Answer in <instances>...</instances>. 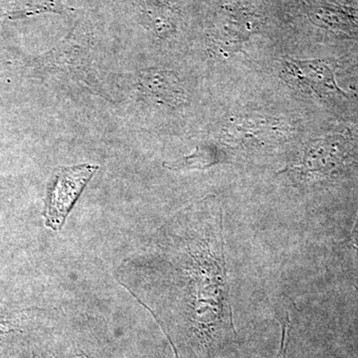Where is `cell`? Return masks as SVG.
Instances as JSON below:
<instances>
[{
    "label": "cell",
    "mask_w": 358,
    "mask_h": 358,
    "mask_svg": "<svg viewBox=\"0 0 358 358\" xmlns=\"http://www.w3.org/2000/svg\"><path fill=\"white\" fill-rule=\"evenodd\" d=\"M148 91L159 102L178 107L186 102V94L179 78L166 70H150L143 78Z\"/></svg>",
    "instance_id": "cell-5"
},
{
    "label": "cell",
    "mask_w": 358,
    "mask_h": 358,
    "mask_svg": "<svg viewBox=\"0 0 358 358\" xmlns=\"http://www.w3.org/2000/svg\"><path fill=\"white\" fill-rule=\"evenodd\" d=\"M226 159L225 152L215 145H201L192 155L181 157L176 162H164V166L169 171H203L219 164Z\"/></svg>",
    "instance_id": "cell-6"
},
{
    "label": "cell",
    "mask_w": 358,
    "mask_h": 358,
    "mask_svg": "<svg viewBox=\"0 0 358 358\" xmlns=\"http://www.w3.org/2000/svg\"><path fill=\"white\" fill-rule=\"evenodd\" d=\"M282 71L289 81L301 90H308L320 98L329 96H348L339 88L336 80V67L329 61L322 59L285 58Z\"/></svg>",
    "instance_id": "cell-4"
},
{
    "label": "cell",
    "mask_w": 358,
    "mask_h": 358,
    "mask_svg": "<svg viewBox=\"0 0 358 358\" xmlns=\"http://www.w3.org/2000/svg\"><path fill=\"white\" fill-rule=\"evenodd\" d=\"M352 145L343 136H331L313 141L306 148L294 171L301 178H320L336 173L350 159Z\"/></svg>",
    "instance_id": "cell-2"
},
{
    "label": "cell",
    "mask_w": 358,
    "mask_h": 358,
    "mask_svg": "<svg viewBox=\"0 0 358 358\" xmlns=\"http://www.w3.org/2000/svg\"><path fill=\"white\" fill-rule=\"evenodd\" d=\"M98 166L92 164L59 167L47 185L45 197V226L60 231L84 188L88 185Z\"/></svg>",
    "instance_id": "cell-1"
},
{
    "label": "cell",
    "mask_w": 358,
    "mask_h": 358,
    "mask_svg": "<svg viewBox=\"0 0 358 358\" xmlns=\"http://www.w3.org/2000/svg\"><path fill=\"white\" fill-rule=\"evenodd\" d=\"M289 127L286 122L266 115H240L224 127L223 140L233 147L264 145L286 138Z\"/></svg>",
    "instance_id": "cell-3"
},
{
    "label": "cell",
    "mask_w": 358,
    "mask_h": 358,
    "mask_svg": "<svg viewBox=\"0 0 358 358\" xmlns=\"http://www.w3.org/2000/svg\"><path fill=\"white\" fill-rule=\"evenodd\" d=\"M350 243L358 253V214L357 222H355V228H353L352 235H350Z\"/></svg>",
    "instance_id": "cell-8"
},
{
    "label": "cell",
    "mask_w": 358,
    "mask_h": 358,
    "mask_svg": "<svg viewBox=\"0 0 358 358\" xmlns=\"http://www.w3.org/2000/svg\"><path fill=\"white\" fill-rule=\"evenodd\" d=\"M67 9L62 0H20L16 9L10 13V17L22 18L44 13H64Z\"/></svg>",
    "instance_id": "cell-7"
}]
</instances>
